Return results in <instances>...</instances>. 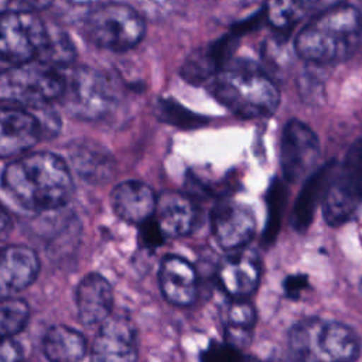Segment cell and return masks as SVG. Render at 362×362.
<instances>
[{
    "label": "cell",
    "mask_w": 362,
    "mask_h": 362,
    "mask_svg": "<svg viewBox=\"0 0 362 362\" xmlns=\"http://www.w3.org/2000/svg\"><path fill=\"white\" fill-rule=\"evenodd\" d=\"M1 184L17 205L31 212L58 209L68 204L74 192L66 163L48 151L13 160L3 171Z\"/></svg>",
    "instance_id": "1"
},
{
    "label": "cell",
    "mask_w": 362,
    "mask_h": 362,
    "mask_svg": "<svg viewBox=\"0 0 362 362\" xmlns=\"http://www.w3.org/2000/svg\"><path fill=\"white\" fill-rule=\"evenodd\" d=\"M211 81L212 95L239 117H267L279 107V88L253 62L226 64Z\"/></svg>",
    "instance_id": "2"
},
{
    "label": "cell",
    "mask_w": 362,
    "mask_h": 362,
    "mask_svg": "<svg viewBox=\"0 0 362 362\" xmlns=\"http://www.w3.org/2000/svg\"><path fill=\"white\" fill-rule=\"evenodd\" d=\"M362 31V17L356 7L339 4L317 14L296 37L298 57L314 64L344 59L355 49Z\"/></svg>",
    "instance_id": "3"
},
{
    "label": "cell",
    "mask_w": 362,
    "mask_h": 362,
    "mask_svg": "<svg viewBox=\"0 0 362 362\" xmlns=\"http://www.w3.org/2000/svg\"><path fill=\"white\" fill-rule=\"evenodd\" d=\"M288 349L297 362H355L361 341L349 327L324 318H305L291 327Z\"/></svg>",
    "instance_id": "4"
},
{
    "label": "cell",
    "mask_w": 362,
    "mask_h": 362,
    "mask_svg": "<svg viewBox=\"0 0 362 362\" xmlns=\"http://www.w3.org/2000/svg\"><path fill=\"white\" fill-rule=\"evenodd\" d=\"M64 68L41 58L8 66L1 74V98L16 106L44 107L59 100L65 89Z\"/></svg>",
    "instance_id": "5"
},
{
    "label": "cell",
    "mask_w": 362,
    "mask_h": 362,
    "mask_svg": "<svg viewBox=\"0 0 362 362\" xmlns=\"http://www.w3.org/2000/svg\"><path fill=\"white\" fill-rule=\"evenodd\" d=\"M88 41L109 51L134 48L146 34L141 14L124 3H103L92 8L83 23Z\"/></svg>",
    "instance_id": "6"
},
{
    "label": "cell",
    "mask_w": 362,
    "mask_h": 362,
    "mask_svg": "<svg viewBox=\"0 0 362 362\" xmlns=\"http://www.w3.org/2000/svg\"><path fill=\"white\" fill-rule=\"evenodd\" d=\"M119 93L113 79L92 66H79L66 74L59 99L64 109L82 120H99L117 105Z\"/></svg>",
    "instance_id": "7"
},
{
    "label": "cell",
    "mask_w": 362,
    "mask_h": 362,
    "mask_svg": "<svg viewBox=\"0 0 362 362\" xmlns=\"http://www.w3.org/2000/svg\"><path fill=\"white\" fill-rule=\"evenodd\" d=\"M362 202V139L348 148L337 165L322 198V212L328 225L338 226L351 219Z\"/></svg>",
    "instance_id": "8"
},
{
    "label": "cell",
    "mask_w": 362,
    "mask_h": 362,
    "mask_svg": "<svg viewBox=\"0 0 362 362\" xmlns=\"http://www.w3.org/2000/svg\"><path fill=\"white\" fill-rule=\"evenodd\" d=\"M49 41V30L35 11L7 10L1 14L0 52L8 66L40 58Z\"/></svg>",
    "instance_id": "9"
},
{
    "label": "cell",
    "mask_w": 362,
    "mask_h": 362,
    "mask_svg": "<svg viewBox=\"0 0 362 362\" xmlns=\"http://www.w3.org/2000/svg\"><path fill=\"white\" fill-rule=\"evenodd\" d=\"M320 157L317 134L305 123L293 119L287 122L281 134L280 164L287 181L296 182L308 175Z\"/></svg>",
    "instance_id": "10"
},
{
    "label": "cell",
    "mask_w": 362,
    "mask_h": 362,
    "mask_svg": "<svg viewBox=\"0 0 362 362\" xmlns=\"http://www.w3.org/2000/svg\"><path fill=\"white\" fill-rule=\"evenodd\" d=\"M137 354V331L126 315H110L90 345V362H136Z\"/></svg>",
    "instance_id": "11"
},
{
    "label": "cell",
    "mask_w": 362,
    "mask_h": 362,
    "mask_svg": "<svg viewBox=\"0 0 362 362\" xmlns=\"http://www.w3.org/2000/svg\"><path fill=\"white\" fill-rule=\"evenodd\" d=\"M229 252L218 263V283L232 298H247L259 286L262 260L257 252L247 246Z\"/></svg>",
    "instance_id": "12"
},
{
    "label": "cell",
    "mask_w": 362,
    "mask_h": 362,
    "mask_svg": "<svg viewBox=\"0 0 362 362\" xmlns=\"http://www.w3.org/2000/svg\"><path fill=\"white\" fill-rule=\"evenodd\" d=\"M212 232L226 250L246 247L256 232V218L250 206L236 201H221L212 209Z\"/></svg>",
    "instance_id": "13"
},
{
    "label": "cell",
    "mask_w": 362,
    "mask_h": 362,
    "mask_svg": "<svg viewBox=\"0 0 362 362\" xmlns=\"http://www.w3.org/2000/svg\"><path fill=\"white\" fill-rule=\"evenodd\" d=\"M45 136L40 117L21 106L1 109L0 153L3 157L24 153Z\"/></svg>",
    "instance_id": "14"
},
{
    "label": "cell",
    "mask_w": 362,
    "mask_h": 362,
    "mask_svg": "<svg viewBox=\"0 0 362 362\" xmlns=\"http://www.w3.org/2000/svg\"><path fill=\"white\" fill-rule=\"evenodd\" d=\"M158 284L164 298L174 305H191L198 294V274L184 257L168 255L161 260Z\"/></svg>",
    "instance_id": "15"
},
{
    "label": "cell",
    "mask_w": 362,
    "mask_h": 362,
    "mask_svg": "<svg viewBox=\"0 0 362 362\" xmlns=\"http://www.w3.org/2000/svg\"><path fill=\"white\" fill-rule=\"evenodd\" d=\"M158 198L153 188L146 182L129 180L117 184L110 194V202L115 214L134 225H143L150 221L157 208Z\"/></svg>",
    "instance_id": "16"
},
{
    "label": "cell",
    "mask_w": 362,
    "mask_h": 362,
    "mask_svg": "<svg viewBox=\"0 0 362 362\" xmlns=\"http://www.w3.org/2000/svg\"><path fill=\"white\" fill-rule=\"evenodd\" d=\"M78 317L85 327L103 324L113 307V290L110 283L98 273L86 274L75 293Z\"/></svg>",
    "instance_id": "17"
},
{
    "label": "cell",
    "mask_w": 362,
    "mask_h": 362,
    "mask_svg": "<svg viewBox=\"0 0 362 362\" xmlns=\"http://www.w3.org/2000/svg\"><path fill=\"white\" fill-rule=\"evenodd\" d=\"M40 259L25 245H10L3 249L0 260V288L3 297L27 288L37 279Z\"/></svg>",
    "instance_id": "18"
},
{
    "label": "cell",
    "mask_w": 362,
    "mask_h": 362,
    "mask_svg": "<svg viewBox=\"0 0 362 362\" xmlns=\"http://www.w3.org/2000/svg\"><path fill=\"white\" fill-rule=\"evenodd\" d=\"M154 221L164 238H180L194 230L198 221V209L194 201L180 192H164L157 201Z\"/></svg>",
    "instance_id": "19"
},
{
    "label": "cell",
    "mask_w": 362,
    "mask_h": 362,
    "mask_svg": "<svg viewBox=\"0 0 362 362\" xmlns=\"http://www.w3.org/2000/svg\"><path fill=\"white\" fill-rule=\"evenodd\" d=\"M335 167H337V163L329 161L325 165H322L320 170L313 173L305 181L301 192L298 194L297 202L291 214V225L296 230L304 232L313 222L317 204L322 201L327 185L334 174Z\"/></svg>",
    "instance_id": "20"
},
{
    "label": "cell",
    "mask_w": 362,
    "mask_h": 362,
    "mask_svg": "<svg viewBox=\"0 0 362 362\" xmlns=\"http://www.w3.org/2000/svg\"><path fill=\"white\" fill-rule=\"evenodd\" d=\"M42 351L49 362H82L88 345L79 331L64 324H57L45 332Z\"/></svg>",
    "instance_id": "21"
},
{
    "label": "cell",
    "mask_w": 362,
    "mask_h": 362,
    "mask_svg": "<svg viewBox=\"0 0 362 362\" xmlns=\"http://www.w3.org/2000/svg\"><path fill=\"white\" fill-rule=\"evenodd\" d=\"M71 163L74 170L89 182L106 181L113 171L112 156L95 143H76L71 148Z\"/></svg>",
    "instance_id": "22"
},
{
    "label": "cell",
    "mask_w": 362,
    "mask_h": 362,
    "mask_svg": "<svg viewBox=\"0 0 362 362\" xmlns=\"http://www.w3.org/2000/svg\"><path fill=\"white\" fill-rule=\"evenodd\" d=\"M230 48V40L223 38L205 49L202 48L194 52L181 69L182 76L192 83H199L214 78L221 68L226 65V55Z\"/></svg>",
    "instance_id": "23"
},
{
    "label": "cell",
    "mask_w": 362,
    "mask_h": 362,
    "mask_svg": "<svg viewBox=\"0 0 362 362\" xmlns=\"http://www.w3.org/2000/svg\"><path fill=\"white\" fill-rule=\"evenodd\" d=\"M255 322L256 311L247 298H233L225 313L226 344L236 348L247 344Z\"/></svg>",
    "instance_id": "24"
},
{
    "label": "cell",
    "mask_w": 362,
    "mask_h": 362,
    "mask_svg": "<svg viewBox=\"0 0 362 362\" xmlns=\"http://www.w3.org/2000/svg\"><path fill=\"white\" fill-rule=\"evenodd\" d=\"M307 13L298 0H267L264 16L267 23L277 31H290Z\"/></svg>",
    "instance_id": "25"
},
{
    "label": "cell",
    "mask_w": 362,
    "mask_h": 362,
    "mask_svg": "<svg viewBox=\"0 0 362 362\" xmlns=\"http://www.w3.org/2000/svg\"><path fill=\"white\" fill-rule=\"evenodd\" d=\"M30 307L21 298L4 297L0 305V332L3 338L18 334L27 324Z\"/></svg>",
    "instance_id": "26"
},
{
    "label": "cell",
    "mask_w": 362,
    "mask_h": 362,
    "mask_svg": "<svg viewBox=\"0 0 362 362\" xmlns=\"http://www.w3.org/2000/svg\"><path fill=\"white\" fill-rule=\"evenodd\" d=\"M286 202V188L283 184H280L277 180L273 181V184L269 188L267 194V223L264 229V240L266 243H272L279 232L280 226V218H281V209L284 208Z\"/></svg>",
    "instance_id": "27"
},
{
    "label": "cell",
    "mask_w": 362,
    "mask_h": 362,
    "mask_svg": "<svg viewBox=\"0 0 362 362\" xmlns=\"http://www.w3.org/2000/svg\"><path fill=\"white\" fill-rule=\"evenodd\" d=\"M157 115L164 120L174 126L180 127H195L204 123V119L187 109H184L181 105L175 103L171 99L160 100L157 105Z\"/></svg>",
    "instance_id": "28"
},
{
    "label": "cell",
    "mask_w": 362,
    "mask_h": 362,
    "mask_svg": "<svg viewBox=\"0 0 362 362\" xmlns=\"http://www.w3.org/2000/svg\"><path fill=\"white\" fill-rule=\"evenodd\" d=\"M204 362H243V356L239 352V348L226 345H212L205 352Z\"/></svg>",
    "instance_id": "29"
},
{
    "label": "cell",
    "mask_w": 362,
    "mask_h": 362,
    "mask_svg": "<svg viewBox=\"0 0 362 362\" xmlns=\"http://www.w3.org/2000/svg\"><path fill=\"white\" fill-rule=\"evenodd\" d=\"M23 358V349L20 344L10 338H3L1 344V362H20Z\"/></svg>",
    "instance_id": "30"
},
{
    "label": "cell",
    "mask_w": 362,
    "mask_h": 362,
    "mask_svg": "<svg viewBox=\"0 0 362 362\" xmlns=\"http://www.w3.org/2000/svg\"><path fill=\"white\" fill-rule=\"evenodd\" d=\"M305 13H322L342 4L344 0H298Z\"/></svg>",
    "instance_id": "31"
},
{
    "label": "cell",
    "mask_w": 362,
    "mask_h": 362,
    "mask_svg": "<svg viewBox=\"0 0 362 362\" xmlns=\"http://www.w3.org/2000/svg\"><path fill=\"white\" fill-rule=\"evenodd\" d=\"M307 277L305 276H290L284 281V290L288 297L297 298L301 291L307 288Z\"/></svg>",
    "instance_id": "32"
},
{
    "label": "cell",
    "mask_w": 362,
    "mask_h": 362,
    "mask_svg": "<svg viewBox=\"0 0 362 362\" xmlns=\"http://www.w3.org/2000/svg\"><path fill=\"white\" fill-rule=\"evenodd\" d=\"M54 0H10L17 10H24V11H38L45 7H48Z\"/></svg>",
    "instance_id": "33"
},
{
    "label": "cell",
    "mask_w": 362,
    "mask_h": 362,
    "mask_svg": "<svg viewBox=\"0 0 362 362\" xmlns=\"http://www.w3.org/2000/svg\"><path fill=\"white\" fill-rule=\"evenodd\" d=\"M243 362H259V361H256L253 358H243Z\"/></svg>",
    "instance_id": "34"
},
{
    "label": "cell",
    "mask_w": 362,
    "mask_h": 362,
    "mask_svg": "<svg viewBox=\"0 0 362 362\" xmlns=\"http://www.w3.org/2000/svg\"><path fill=\"white\" fill-rule=\"evenodd\" d=\"M361 293H362V280H361Z\"/></svg>",
    "instance_id": "35"
}]
</instances>
